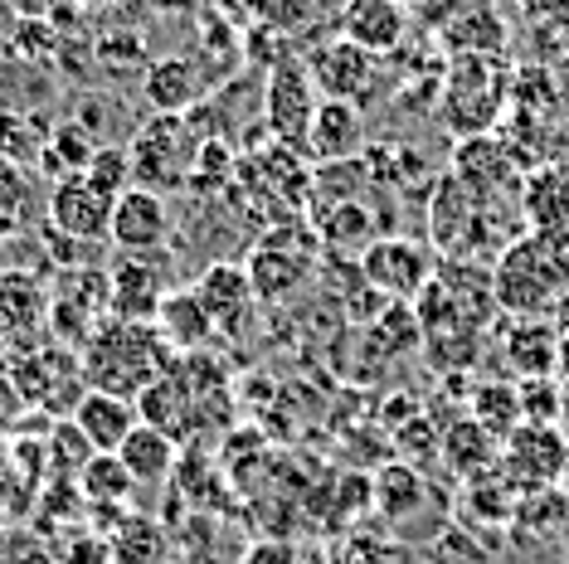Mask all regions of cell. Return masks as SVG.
Here are the masks:
<instances>
[{
    "label": "cell",
    "instance_id": "1",
    "mask_svg": "<svg viewBox=\"0 0 569 564\" xmlns=\"http://www.w3.org/2000/svg\"><path fill=\"white\" fill-rule=\"evenodd\" d=\"M88 390L102 394H122L132 400L151 380H161L171 370L176 351L161 341V331L151 322H122V316H102V326L88 336L79 351Z\"/></svg>",
    "mask_w": 569,
    "mask_h": 564
},
{
    "label": "cell",
    "instance_id": "2",
    "mask_svg": "<svg viewBox=\"0 0 569 564\" xmlns=\"http://www.w3.org/2000/svg\"><path fill=\"white\" fill-rule=\"evenodd\" d=\"M569 292V249L546 234H526L501 249L491 298L507 316H550Z\"/></svg>",
    "mask_w": 569,
    "mask_h": 564
},
{
    "label": "cell",
    "instance_id": "3",
    "mask_svg": "<svg viewBox=\"0 0 569 564\" xmlns=\"http://www.w3.org/2000/svg\"><path fill=\"white\" fill-rule=\"evenodd\" d=\"M196 151H200V132L190 127V118L151 112V122H141L132 147H127V157H132V185L171 195V190H180L190 181Z\"/></svg>",
    "mask_w": 569,
    "mask_h": 564
},
{
    "label": "cell",
    "instance_id": "4",
    "mask_svg": "<svg viewBox=\"0 0 569 564\" xmlns=\"http://www.w3.org/2000/svg\"><path fill=\"white\" fill-rule=\"evenodd\" d=\"M317 234L307 224H273L263 239L253 243L249 263H243V273L253 282V298L258 302H288L292 292H302V282L312 278L317 268Z\"/></svg>",
    "mask_w": 569,
    "mask_h": 564
},
{
    "label": "cell",
    "instance_id": "5",
    "mask_svg": "<svg viewBox=\"0 0 569 564\" xmlns=\"http://www.w3.org/2000/svg\"><path fill=\"white\" fill-rule=\"evenodd\" d=\"M501 108H507V79H501L497 63L482 54H462L452 63L443 79V93H438V112L458 132V141L491 132Z\"/></svg>",
    "mask_w": 569,
    "mask_h": 564
},
{
    "label": "cell",
    "instance_id": "6",
    "mask_svg": "<svg viewBox=\"0 0 569 564\" xmlns=\"http://www.w3.org/2000/svg\"><path fill=\"white\" fill-rule=\"evenodd\" d=\"M16 390L24 394V404H40L44 414L69 419L73 409H79V400L88 394L83 361L69 351V345L44 341L40 351H30V355L16 361Z\"/></svg>",
    "mask_w": 569,
    "mask_h": 564
},
{
    "label": "cell",
    "instance_id": "7",
    "mask_svg": "<svg viewBox=\"0 0 569 564\" xmlns=\"http://www.w3.org/2000/svg\"><path fill=\"white\" fill-rule=\"evenodd\" d=\"M356 263H360V282L380 292L385 302H413L433 278V253L405 234H380Z\"/></svg>",
    "mask_w": 569,
    "mask_h": 564
},
{
    "label": "cell",
    "instance_id": "8",
    "mask_svg": "<svg viewBox=\"0 0 569 564\" xmlns=\"http://www.w3.org/2000/svg\"><path fill=\"white\" fill-rule=\"evenodd\" d=\"M565 453H569V433H565V429H540V423H521V429H516L511 439L501 443L497 472L516 486V496L550 492V486L560 482Z\"/></svg>",
    "mask_w": 569,
    "mask_h": 564
},
{
    "label": "cell",
    "instance_id": "9",
    "mask_svg": "<svg viewBox=\"0 0 569 564\" xmlns=\"http://www.w3.org/2000/svg\"><path fill=\"white\" fill-rule=\"evenodd\" d=\"M268 137L288 151H307V132H312V118H317V88L307 79L302 59H278L268 69Z\"/></svg>",
    "mask_w": 569,
    "mask_h": 564
},
{
    "label": "cell",
    "instance_id": "10",
    "mask_svg": "<svg viewBox=\"0 0 569 564\" xmlns=\"http://www.w3.org/2000/svg\"><path fill=\"white\" fill-rule=\"evenodd\" d=\"M49 288L24 268H0V341L6 351H40L49 341Z\"/></svg>",
    "mask_w": 569,
    "mask_h": 564
},
{
    "label": "cell",
    "instance_id": "11",
    "mask_svg": "<svg viewBox=\"0 0 569 564\" xmlns=\"http://www.w3.org/2000/svg\"><path fill=\"white\" fill-rule=\"evenodd\" d=\"M112 195L88 181L83 171L73 175H59L54 190H49V229L73 243H108V229H112Z\"/></svg>",
    "mask_w": 569,
    "mask_h": 564
},
{
    "label": "cell",
    "instance_id": "12",
    "mask_svg": "<svg viewBox=\"0 0 569 564\" xmlns=\"http://www.w3.org/2000/svg\"><path fill=\"white\" fill-rule=\"evenodd\" d=\"M161 253V249H157ZM157 253H118L108 268V312L122 322H151L166 302V263Z\"/></svg>",
    "mask_w": 569,
    "mask_h": 564
},
{
    "label": "cell",
    "instance_id": "13",
    "mask_svg": "<svg viewBox=\"0 0 569 564\" xmlns=\"http://www.w3.org/2000/svg\"><path fill=\"white\" fill-rule=\"evenodd\" d=\"M210 73H204L200 59L190 54H161L141 69V98H147L151 112H166V118H190L204 98H210Z\"/></svg>",
    "mask_w": 569,
    "mask_h": 564
},
{
    "label": "cell",
    "instance_id": "14",
    "mask_svg": "<svg viewBox=\"0 0 569 564\" xmlns=\"http://www.w3.org/2000/svg\"><path fill=\"white\" fill-rule=\"evenodd\" d=\"M307 79L321 98H336V102H366L375 93V59L366 49H356L351 40H327L317 44L312 54L302 59Z\"/></svg>",
    "mask_w": 569,
    "mask_h": 564
},
{
    "label": "cell",
    "instance_id": "15",
    "mask_svg": "<svg viewBox=\"0 0 569 564\" xmlns=\"http://www.w3.org/2000/svg\"><path fill=\"white\" fill-rule=\"evenodd\" d=\"M429 234L448 259H462V253L477 249V239L487 234V204L477 200L472 190H462L452 175H443L429 200Z\"/></svg>",
    "mask_w": 569,
    "mask_h": 564
},
{
    "label": "cell",
    "instance_id": "16",
    "mask_svg": "<svg viewBox=\"0 0 569 564\" xmlns=\"http://www.w3.org/2000/svg\"><path fill=\"white\" fill-rule=\"evenodd\" d=\"M196 298L210 316V326L219 336H243L253 326V312H258V298H253V282L239 263H210L204 273L196 278Z\"/></svg>",
    "mask_w": 569,
    "mask_h": 564
},
{
    "label": "cell",
    "instance_id": "17",
    "mask_svg": "<svg viewBox=\"0 0 569 564\" xmlns=\"http://www.w3.org/2000/svg\"><path fill=\"white\" fill-rule=\"evenodd\" d=\"M171 239V210H166V195L157 190H122L118 204H112V229L108 243L118 253H157Z\"/></svg>",
    "mask_w": 569,
    "mask_h": 564
},
{
    "label": "cell",
    "instance_id": "18",
    "mask_svg": "<svg viewBox=\"0 0 569 564\" xmlns=\"http://www.w3.org/2000/svg\"><path fill=\"white\" fill-rule=\"evenodd\" d=\"M452 181L462 190H472L482 204H491L497 190H507L516 181V161H511V147L501 141L497 132H482V137H462L458 151H452Z\"/></svg>",
    "mask_w": 569,
    "mask_h": 564
},
{
    "label": "cell",
    "instance_id": "19",
    "mask_svg": "<svg viewBox=\"0 0 569 564\" xmlns=\"http://www.w3.org/2000/svg\"><path fill=\"white\" fill-rule=\"evenodd\" d=\"M560 326L546 316H516V326L501 341V361L511 365L516 380H555L560 375Z\"/></svg>",
    "mask_w": 569,
    "mask_h": 564
},
{
    "label": "cell",
    "instance_id": "20",
    "mask_svg": "<svg viewBox=\"0 0 569 564\" xmlns=\"http://www.w3.org/2000/svg\"><path fill=\"white\" fill-rule=\"evenodd\" d=\"M409 34V10L399 0H351L341 10V40L366 49L370 59L395 54Z\"/></svg>",
    "mask_w": 569,
    "mask_h": 564
},
{
    "label": "cell",
    "instance_id": "21",
    "mask_svg": "<svg viewBox=\"0 0 569 564\" xmlns=\"http://www.w3.org/2000/svg\"><path fill=\"white\" fill-rule=\"evenodd\" d=\"M360 147H366V118H360V108L356 102L321 98L302 157H312L317 165H336V161H356Z\"/></svg>",
    "mask_w": 569,
    "mask_h": 564
},
{
    "label": "cell",
    "instance_id": "22",
    "mask_svg": "<svg viewBox=\"0 0 569 564\" xmlns=\"http://www.w3.org/2000/svg\"><path fill=\"white\" fill-rule=\"evenodd\" d=\"M69 423L93 443V453H118L122 439L137 429V404L122 400V394H102V390H88L79 409L69 414Z\"/></svg>",
    "mask_w": 569,
    "mask_h": 564
},
{
    "label": "cell",
    "instance_id": "23",
    "mask_svg": "<svg viewBox=\"0 0 569 564\" xmlns=\"http://www.w3.org/2000/svg\"><path fill=\"white\" fill-rule=\"evenodd\" d=\"M380 239V220L366 200H331L327 210L317 214V243L331 253H346V259H360L370 243Z\"/></svg>",
    "mask_w": 569,
    "mask_h": 564
},
{
    "label": "cell",
    "instance_id": "24",
    "mask_svg": "<svg viewBox=\"0 0 569 564\" xmlns=\"http://www.w3.org/2000/svg\"><path fill=\"white\" fill-rule=\"evenodd\" d=\"M176 457H180L176 439H166V433L151 429V423H137L118 447V463L132 472L137 486H166L176 477Z\"/></svg>",
    "mask_w": 569,
    "mask_h": 564
},
{
    "label": "cell",
    "instance_id": "25",
    "mask_svg": "<svg viewBox=\"0 0 569 564\" xmlns=\"http://www.w3.org/2000/svg\"><path fill=\"white\" fill-rule=\"evenodd\" d=\"M151 326H157V331H161V341L171 345V351H180V355L200 351V345L214 336V326H210V316H204V306H200V298H196V288H190V292H166V302L157 306Z\"/></svg>",
    "mask_w": 569,
    "mask_h": 564
},
{
    "label": "cell",
    "instance_id": "26",
    "mask_svg": "<svg viewBox=\"0 0 569 564\" xmlns=\"http://www.w3.org/2000/svg\"><path fill=\"white\" fill-rule=\"evenodd\" d=\"M438 457H443V463L468 482V477H482V472L497 467L501 443L491 439L487 429H477L472 419H452L443 429V439H438Z\"/></svg>",
    "mask_w": 569,
    "mask_h": 564
},
{
    "label": "cell",
    "instance_id": "27",
    "mask_svg": "<svg viewBox=\"0 0 569 564\" xmlns=\"http://www.w3.org/2000/svg\"><path fill=\"white\" fill-rule=\"evenodd\" d=\"M423 472L413 463H385L380 472L370 477V506L380 511V516L390 521H405L413 516V511L423 506Z\"/></svg>",
    "mask_w": 569,
    "mask_h": 564
},
{
    "label": "cell",
    "instance_id": "28",
    "mask_svg": "<svg viewBox=\"0 0 569 564\" xmlns=\"http://www.w3.org/2000/svg\"><path fill=\"white\" fill-rule=\"evenodd\" d=\"M526 214H530V224H536V234H546L569 249V181H560L555 171L536 175V181L526 185Z\"/></svg>",
    "mask_w": 569,
    "mask_h": 564
},
{
    "label": "cell",
    "instance_id": "29",
    "mask_svg": "<svg viewBox=\"0 0 569 564\" xmlns=\"http://www.w3.org/2000/svg\"><path fill=\"white\" fill-rule=\"evenodd\" d=\"M468 419L477 429H487L497 443H507L516 429H521V394H516V384L507 380H487L472 390V404H468Z\"/></svg>",
    "mask_w": 569,
    "mask_h": 564
},
{
    "label": "cell",
    "instance_id": "30",
    "mask_svg": "<svg viewBox=\"0 0 569 564\" xmlns=\"http://www.w3.org/2000/svg\"><path fill=\"white\" fill-rule=\"evenodd\" d=\"M516 506H521V496H516V486L501 477L497 467L482 472V477L462 482V516H468V521L507 525V521H516Z\"/></svg>",
    "mask_w": 569,
    "mask_h": 564
},
{
    "label": "cell",
    "instance_id": "31",
    "mask_svg": "<svg viewBox=\"0 0 569 564\" xmlns=\"http://www.w3.org/2000/svg\"><path fill=\"white\" fill-rule=\"evenodd\" d=\"M112 564H166L171 560V541L151 516H122L118 531H108Z\"/></svg>",
    "mask_w": 569,
    "mask_h": 564
},
{
    "label": "cell",
    "instance_id": "32",
    "mask_svg": "<svg viewBox=\"0 0 569 564\" xmlns=\"http://www.w3.org/2000/svg\"><path fill=\"white\" fill-rule=\"evenodd\" d=\"M73 486H79V496L88 506H127V496L137 492L132 472L118 463V453H93L79 477H73Z\"/></svg>",
    "mask_w": 569,
    "mask_h": 564
},
{
    "label": "cell",
    "instance_id": "33",
    "mask_svg": "<svg viewBox=\"0 0 569 564\" xmlns=\"http://www.w3.org/2000/svg\"><path fill=\"white\" fill-rule=\"evenodd\" d=\"M49 141V122L34 118V112H10L0 108V157L16 165H40Z\"/></svg>",
    "mask_w": 569,
    "mask_h": 564
},
{
    "label": "cell",
    "instance_id": "34",
    "mask_svg": "<svg viewBox=\"0 0 569 564\" xmlns=\"http://www.w3.org/2000/svg\"><path fill=\"white\" fill-rule=\"evenodd\" d=\"M234 165H239V157H234V147H229L224 137H204L186 185L196 190V195H224V190L234 185Z\"/></svg>",
    "mask_w": 569,
    "mask_h": 564
},
{
    "label": "cell",
    "instance_id": "35",
    "mask_svg": "<svg viewBox=\"0 0 569 564\" xmlns=\"http://www.w3.org/2000/svg\"><path fill=\"white\" fill-rule=\"evenodd\" d=\"M30 220V175L24 165L0 157V239H16Z\"/></svg>",
    "mask_w": 569,
    "mask_h": 564
},
{
    "label": "cell",
    "instance_id": "36",
    "mask_svg": "<svg viewBox=\"0 0 569 564\" xmlns=\"http://www.w3.org/2000/svg\"><path fill=\"white\" fill-rule=\"evenodd\" d=\"M516 394H521V423H540V429H560L565 419V390L560 380H521L516 384Z\"/></svg>",
    "mask_w": 569,
    "mask_h": 564
},
{
    "label": "cell",
    "instance_id": "37",
    "mask_svg": "<svg viewBox=\"0 0 569 564\" xmlns=\"http://www.w3.org/2000/svg\"><path fill=\"white\" fill-rule=\"evenodd\" d=\"M83 175L102 190V195L118 200L122 190H132V157H127V147H118V141H102L93 151V161L83 165Z\"/></svg>",
    "mask_w": 569,
    "mask_h": 564
},
{
    "label": "cell",
    "instance_id": "38",
    "mask_svg": "<svg viewBox=\"0 0 569 564\" xmlns=\"http://www.w3.org/2000/svg\"><path fill=\"white\" fill-rule=\"evenodd\" d=\"M88 457H93V443H88L69 419H59V429L49 433V472H54L59 482H73Z\"/></svg>",
    "mask_w": 569,
    "mask_h": 564
},
{
    "label": "cell",
    "instance_id": "39",
    "mask_svg": "<svg viewBox=\"0 0 569 564\" xmlns=\"http://www.w3.org/2000/svg\"><path fill=\"white\" fill-rule=\"evenodd\" d=\"M59 44H63V34L49 20H16V30H10V54H16L20 63L59 59Z\"/></svg>",
    "mask_w": 569,
    "mask_h": 564
},
{
    "label": "cell",
    "instance_id": "40",
    "mask_svg": "<svg viewBox=\"0 0 569 564\" xmlns=\"http://www.w3.org/2000/svg\"><path fill=\"white\" fill-rule=\"evenodd\" d=\"M34 506V477L30 472H0V525L20 521Z\"/></svg>",
    "mask_w": 569,
    "mask_h": 564
},
{
    "label": "cell",
    "instance_id": "41",
    "mask_svg": "<svg viewBox=\"0 0 569 564\" xmlns=\"http://www.w3.org/2000/svg\"><path fill=\"white\" fill-rule=\"evenodd\" d=\"M93 54H98V63H102V69H147V49H141V40H137V34H122V40H102L98 49H93Z\"/></svg>",
    "mask_w": 569,
    "mask_h": 564
},
{
    "label": "cell",
    "instance_id": "42",
    "mask_svg": "<svg viewBox=\"0 0 569 564\" xmlns=\"http://www.w3.org/2000/svg\"><path fill=\"white\" fill-rule=\"evenodd\" d=\"M63 564H112V545H108V535H98V531L79 535V541L63 550Z\"/></svg>",
    "mask_w": 569,
    "mask_h": 564
},
{
    "label": "cell",
    "instance_id": "43",
    "mask_svg": "<svg viewBox=\"0 0 569 564\" xmlns=\"http://www.w3.org/2000/svg\"><path fill=\"white\" fill-rule=\"evenodd\" d=\"M297 560H302V555H297V545H288V541H263V545L243 550L239 564H297Z\"/></svg>",
    "mask_w": 569,
    "mask_h": 564
},
{
    "label": "cell",
    "instance_id": "44",
    "mask_svg": "<svg viewBox=\"0 0 569 564\" xmlns=\"http://www.w3.org/2000/svg\"><path fill=\"white\" fill-rule=\"evenodd\" d=\"M16 20H49L59 10V0H6Z\"/></svg>",
    "mask_w": 569,
    "mask_h": 564
},
{
    "label": "cell",
    "instance_id": "45",
    "mask_svg": "<svg viewBox=\"0 0 569 564\" xmlns=\"http://www.w3.org/2000/svg\"><path fill=\"white\" fill-rule=\"evenodd\" d=\"M555 486H560V492L569 496V453H565V467H560V482H555Z\"/></svg>",
    "mask_w": 569,
    "mask_h": 564
},
{
    "label": "cell",
    "instance_id": "46",
    "mask_svg": "<svg viewBox=\"0 0 569 564\" xmlns=\"http://www.w3.org/2000/svg\"><path fill=\"white\" fill-rule=\"evenodd\" d=\"M297 564H327V560H297Z\"/></svg>",
    "mask_w": 569,
    "mask_h": 564
},
{
    "label": "cell",
    "instance_id": "47",
    "mask_svg": "<svg viewBox=\"0 0 569 564\" xmlns=\"http://www.w3.org/2000/svg\"><path fill=\"white\" fill-rule=\"evenodd\" d=\"M88 6H108V0H88Z\"/></svg>",
    "mask_w": 569,
    "mask_h": 564
},
{
    "label": "cell",
    "instance_id": "48",
    "mask_svg": "<svg viewBox=\"0 0 569 564\" xmlns=\"http://www.w3.org/2000/svg\"><path fill=\"white\" fill-rule=\"evenodd\" d=\"M399 6H409V0H399Z\"/></svg>",
    "mask_w": 569,
    "mask_h": 564
}]
</instances>
